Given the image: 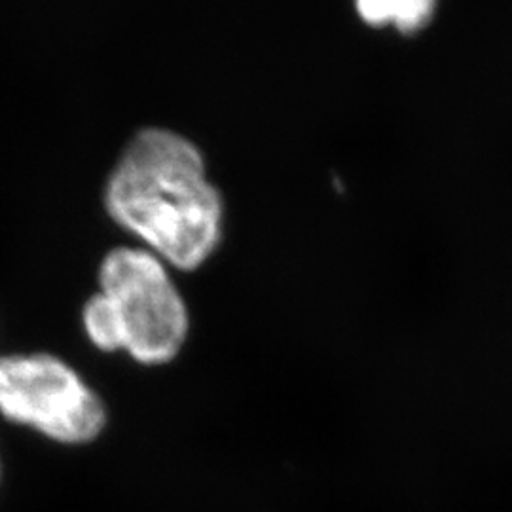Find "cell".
Returning a JSON list of instances; mask_svg holds the SVG:
<instances>
[{
  "instance_id": "obj_1",
  "label": "cell",
  "mask_w": 512,
  "mask_h": 512,
  "mask_svg": "<svg viewBox=\"0 0 512 512\" xmlns=\"http://www.w3.org/2000/svg\"><path fill=\"white\" fill-rule=\"evenodd\" d=\"M110 219L162 262L198 270L217 251L224 205L198 147L177 131L141 129L105 184Z\"/></svg>"
},
{
  "instance_id": "obj_2",
  "label": "cell",
  "mask_w": 512,
  "mask_h": 512,
  "mask_svg": "<svg viewBox=\"0 0 512 512\" xmlns=\"http://www.w3.org/2000/svg\"><path fill=\"white\" fill-rule=\"evenodd\" d=\"M95 348L165 365L183 349L190 317L165 262L143 247H116L99 268V291L82 311Z\"/></svg>"
},
{
  "instance_id": "obj_3",
  "label": "cell",
  "mask_w": 512,
  "mask_h": 512,
  "mask_svg": "<svg viewBox=\"0 0 512 512\" xmlns=\"http://www.w3.org/2000/svg\"><path fill=\"white\" fill-rule=\"evenodd\" d=\"M0 414L63 444L90 442L107 420L101 399L48 353L0 357Z\"/></svg>"
},
{
  "instance_id": "obj_4",
  "label": "cell",
  "mask_w": 512,
  "mask_h": 512,
  "mask_svg": "<svg viewBox=\"0 0 512 512\" xmlns=\"http://www.w3.org/2000/svg\"><path fill=\"white\" fill-rule=\"evenodd\" d=\"M359 18L372 27H395L416 35L435 18L439 0H355Z\"/></svg>"
}]
</instances>
